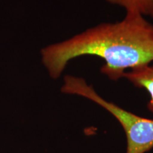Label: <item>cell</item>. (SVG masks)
I'll list each match as a JSON object with an SVG mask.
<instances>
[{"instance_id": "obj_4", "label": "cell", "mask_w": 153, "mask_h": 153, "mask_svg": "<svg viewBox=\"0 0 153 153\" xmlns=\"http://www.w3.org/2000/svg\"><path fill=\"white\" fill-rule=\"evenodd\" d=\"M112 4L123 7L126 12H136L153 18V0H106Z\"/></svg>"}, {"instance_id": "obj_2", "label": "cell", "mask_w": 153, "mask_h": 153, "mask_svg": "<svg viewBox=\"0 0 153 153\" xmlns=\"http://www.w3.org/2000/svg\"><path fill=\"white\" fill-rule=\"evenodd\" d=\"M61 91L67 94L89 99L110 113L125 132L127 142L126 153H145L153 148V119L141 117L106 100L79 76L66 75Z\"/></svg>"}, {"instance_id": "obj_3", "label": "cell", "mask_w": 153, "mask_h": 153, "mask_svg": "<svg viewBox=\"0 0 153 153\" xmlns=\"http://www.w3.org/2000/svg\"><path fill=\"white\" fill-rule=\"evenodd\" d=\"M123 78L139 89H145L150 96L147 107L153 114V65H148L126 72Z\"/></svg>"}, {"instance_id": "obj_1", "label": "cell", "mask_w": 153, "mask_h": 153, "mask_svg": "<svg viewBox=\"0 0 153 153\" xmlns=\"http://www.w3.org/2000/svg\"><path fill=\"white\" fill-rule=\"evenodd\" d=\"M42 62L53 79L76 57L91 55L104 61L101 72L110 79L123 78L127 70L153 62V24L136 12L123 20L102 23L41 50Z\"/></svg>"}]
</instances>
